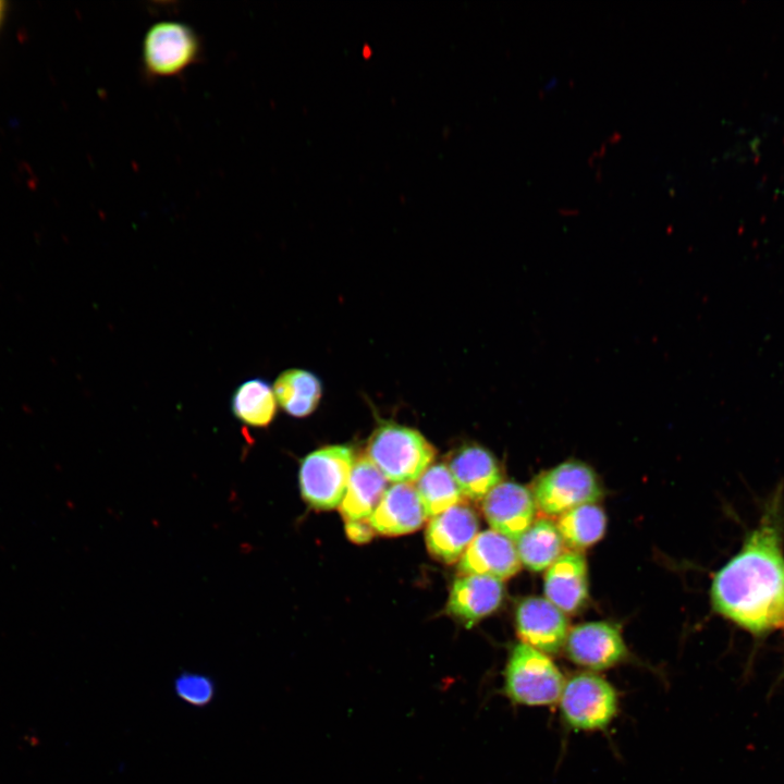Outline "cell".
<instances>
[{
	"mask_svg": "<svg viewBox=\"0 0 784 784\" xmlns=\"http://www.w3.org/2000/svg\"><path fill=\"white\" fill-rule=\"evenodd\" d=\"M781 493L767 504L740 550L711 585L715 612L740 628L763 635L784 624V549Z\"/></svg>",
	"mask_w": 784,
	"mask_h": 784,
	"instance_id": "1",
	"label": "cell"
},
{
	"mask_svg": "<svg viewBox=\"0 0 784 784\" xmlns=\"http://www.w3.org/2000/svg\"><path fill=\"white\" fill-rule=\"evenodd\" d=\"M565 678L551 658L523 642L509 654L502 691L515 706L550 707L558 703Z\"/></svg>",
	"mask_w": 784,
	"mask_h": 784,
	"instance_id": "2",
	"label": "cell"
},
{
	"mask_svg": "<svg viewBox=\"0 0 784 784\" xmlns=\"http://www.w3.org/2000/svg\"><path fill=\"white\" fill-rule=\"evenodd\" d=\"M564 725L574 732L608 730L620 710L616 688L595 672H580L565 679L558 700Z\"/></svg>",
	"mask_w": 784,
	"mask_h": 784,
	"instance_id": "3",
	"label": "cell"
},
{
	"mask_svg": "<svg viewBox=\"0 0 784 784\" xmlns=\"http://www.w3.org/2000/svg\"><path fill=\"white\" fill-rule=\"evenodd\" d=\"M434 448L415 429L389 424L369 439L367 457L380 473L395 483L417 480L430 466Z\"/></svg>",
	"mask_w": 784,
	"mask_h": 784,
	"instance_id": "4",
	"label": "cell"
},
{
	"mask_svg": "<svg viewBox=\"0 0 784 784\" xmlns=\"http://www.w3.org/2000/svg\"><path fill=\"white\" fill-rule=\"evenodd\" d=\"M200 53L199 36L189 25L166 20L147 29L142 44V64L150 78L173 77L197 62Z\"/></svg>",
	"mask_w": 784,
	"mask_h": 784,
	"instance_id": "5",
	"label": "cell"
},
{
	"mask_svg": "<svg viewBox=\"0 0 784 784\" xmlns=\"http://www.w3.org/2000/svg\"><path fill=\"white\" fill-rule=\"evenodd\" d=\"M354 454L345 445H329L309 453L298 473L301 494L317 510L341 504L354 466Z\"/></svg>",
	"mask_w": 784,
	"mask_h": 784,
	"instance_id": "6",
	"label": "cell"
},
{
	"mask_svg": "<svg viewBox=\"0 0 784 784\" xmlns=\"http://www.w3.org/2000/svg\"><path fill=\"white\" fill-rule=\"evenodd\" d=\"M532 495L543 513L561 515L579 505L597 502L601 486L591 467L569 461L541 474L534 483Z\"/></svg>",
	"mask_w": 784,
	"mask_h": 784,
	"instance_id": "7",
	"label": "cell"
},
{
	"mask_svg": "<svg viewBox=\"0 0 784 784\" xmlns=\"http://www.w3.org/2000/svg\"><path fill=\"white\" fill-rule=\"evenodd\" d=\"M564 647L567 658L589 672L613 667L627 657L622 634L608 622L575 626L569 629Z\"/></svg>",
	"mask_w": 784,
	"mask_h": 784,
	"instance_id": "8",
	"label": "cell"
},
{
	"mask_svg": "<svg viewBox=\"0 0 784 784\" xmlns=\"http://www.w3.org/2000/svg\"><path fill=\"white\" fill-rule=\"evenodd\" d=\"M515 626L523 644L548 656L561 651L569 632L564 612L541 597H528L519 602Z\"/></svg>",
	"mask_w": 784,
	"mask_h": 784,
	"instance_id": "9",
	"label": "cell"
},
{
	"mask_svg": "<svg viewBox=\"0 0 784 784\" xmlns=\"http://www.w3.org/2000/svg\"><path fill=\"white\" fill-rule=\"evenodd\" d=\"M532 492L517 482L497 485L482 499V513L493 530L517 540L532 524L536 514Z\"/></svg>",
	"mask_w": 784,
	"mask_h": 784,
	"instance_id": "10",
	"label": "cell"
},
{
	"mask_svg": "<svg viewBox=\"0 0 784 784\" xmlns=\"http://www.w3.org/2000/svg\"><path fill=\"white\" fill-rule=\"evenodd\" d=\"M478 534V518L471 507L458 503L433 516L426 530L429 553L451 564L462 558Z\"/></svg>",
	"mask_w": 784,
	"mask_h": 784,
	"instance_id": "11",
	"label": "cell"
},
{
	"mask_svg": "<svg viewBox=\"0 0 784 784\" xmlns=\"http://www.w3.org/2000/svg\"><path fill=\"white\" fill-rule=\"evenodd\" d=\"M519 568L516 546L493 529L477 534L458 563L463 575H486L500 580L514 576Z\"/></svg>",
	"mask_w": 784,
	"mask_h": 784,
	"instance_id": "12",
	"label": "cell"
},
{
	"mask_svg": "<svg viewBox=\"0 0 784 784\" xmlns=\"http://www.w3.org/2000/svg\"><path fill=\"white\" fill-rule=\"evenodd\" d=\"M503 596L502 580L486 575H463L453 583L446 612L469 627L493 613Z\"/></svg>",
	"mask_w": 784,
	"mask_h": 784,
	"instance_id": "13",
	"label": "cell"
},
{
	"mask_svg": "<svg viewBox=\"0 0 784 784\" xmlns=\"http://www.w3.org/2000/svg\"><path fill=\"white\" fill-rule=\"evenodd\" d=\"M428 515L412 483H394L387 489L368 522L375 531L400 536L419 529Z\"/></svg>",
	"mask_w": 784,
	"mask_h": 784,
	"instance_id": "14",
	"label": "cell"
},
{
	"mask_svg": "<svg viewBox=\"0 0 784 784\" xmlns=\"http://www.w3.org/2000/svg\"><path fill=\"white\" fill-rule=\"evenodd\" d=\"M546 598L564 613H575L588 599V572L578 551L562 553L544 576Z\"/></svg>",
	"mask_w": 784,
	"mask_h": 784,
	"instance_id": "15",
	"label": "cell"
},
{
	"mask_svg": "<svg viewBox=\"0 0 784 784\" xmlns=\"http://www.w3.org/2000/svg\"><path fill=\"white\" fill-rule=\"evenodd\" d=\"M448 468L454 477L463 498L483 499L501 482L502 473L491 452L469 444L452 453Z\"/></svg>",
	"mask_w": 784,
	"mask_h": 784,
	"instance_id": "16",
	"label": "cell"
},
{
	"mask_svg": "<svg viewBox=\"0 0 784 784\" xmlns=\"http://www.w3.org/2000/svg\"><path fill=\"white\" fill-rule=\"evenodd\" d=\"M387 481L367 456L359 457L340 504L345 522L368 519L387 491Z\"/></svg>",
	"mask_w": 784,
	"mask_h": 784,
	"instance_id": "17",
	"label": "cell"
},
{
	"mask_svg": "<svg viewBox=\"0 0 784 784\" xmlns=\"http://www.w3.org/2000/svg\"><path fill=\"white\" fill-rule=\"evenodd\" d=\"M272 389L280 407L296 418L310 415L322 394L321 382L314 373L295 368L281 372Z\"/></svg>",
	"mask_w": 784,
	"mask_h": 784,
	"instance_id": "18",
	"label": "cell"
},
{
	"mask_svg": "<svg viewBox=\"0 0 784 784\" xmlns=\"http://www.w3.org/2000/svg\"><path fill=\"white\" fill-rule=\"evenodd\" d=\"M563 538L558 526L546 518L536 519L516 540L520 563L539 572L550 567L562 554Z\"/></svg>",
	"mask_w": 784,
	"mask_h": 784,
	"instance_id": "19",
	"label": "cell"
},
{
	"mask_svg": "<svg viewBox=\"0 0 784 784\" xmlns=\"http://www.w3.org/2000/svg\"><path fill=\"white\" fill-rule=\"evenodd\" d=\"M231 411L243 425L266 428L277 415V399L270 384L260 378L242 382L231 397Z\"/></svg>",
	"mask_w": 784,
	"mask_h": 784,
	"instance_id": "20",
	"label": "cell"
},
{
	"mask_svg": "<svg viewBox=\"0 0 784 784\" xmlns=\"http://www.w3.org/2000/svg\"><path fill=\"white\" fill-rule=\"evenodd\" d=\"M556 526L568 547L585 549L603 537L607 517L600 506L589 503L561 514Z\"/></svg>",
	"mask_w": 784,
	"mask_h": 784,
	"instance_id": "21",
	"label": "cell"
},
{
	"mask_svg": "<svg viewBox=\"0 0 784 784\" xmlns=\"http://www.w3.org/2000/svg\"><path fill=\"white\" fill-rule=\"evenodd\" d=\"M428 516H436L461 503L463 497L446 465L429 466L415 486Z\"/></svg>",
	"mask_w": 784,
	"mask_h": 784,
	"instance_id": "22",
	"label": "cell"
},
{
	"mask_svg": "<svg viewBox=\"0 0 784 784\" xmlns=\"http://www.w3.org/2000/svg\"><path fill=\"white\" fill-rule=\"evenodd\" d=\"M174 693L185 703L205 707L213 699L216 688L208 676L184 672L174 681Z\"/></svg>",
	"mask_w": 784,
	"mask_h": 784,
	"instance_id": "23",
	"label": "cell"
},
{
	"mask_svg": "<svg viewBox=\"0 0 784 784\" xmlns=\"http://www.w3.org/2000/svg\"><path fill=\"white\" fill-rule=\"evenodd\" d=\"M345 531L351 541L365 543L372 539L375 529L368 519L346 522Z\"/></svg>",
	"mask_w": 784,
	"mask_h": 784,
	"instance_id": "24",
	"label": "cell"
},
{
	"mask_svg": "<svg viewBox=\"0 0 784 784\" xmlns=\"http://www.w3.org/2000/svg\"><path fill=\"white\" fill-rule=\"evenodd\" d=\"M2 11H3V9H2V3L0 2V19H1V15H2Z\"/></svg>",
	"mask_w": 784,
	"mask_h": 784,
	"instance_id": "25",
	"label": "cell"
}]
</instances>
